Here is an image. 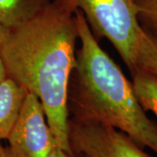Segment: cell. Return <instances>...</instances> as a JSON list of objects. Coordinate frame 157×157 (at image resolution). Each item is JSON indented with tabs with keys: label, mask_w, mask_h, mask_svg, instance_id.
<instances>
[{
	"label": "cell",
	"mask_w": 157,
	"mask_h": 157,
	"mask_svg": "<svg viewBox=\"0 0 157 157\" xmlns=\"http://www.w3.org/2000/svg\"><path fill=\"white\" fill-rule=\"evenodd\" d=\"M151 157H152V156H151Z\"/></svg>",
	"instance_id": "17"
},
{
	"label": "cell",
	"mask_w": 157,
	"mask_h": 157,
	"mask_svg": "<svg viewBox=\"0 0 157 157\" xmlns=\"http://www.w3.org/2000/svg\"><path fill=\"white\" fill-rule=\"evenodd\" d=\"M135 95L145 111L157 116V78L146 71L137 69L132 73Z\"/></svg>",
	"instance_id": "8"
},
{
	"label": "cell",
	"mask_w": 157,
	"mask_h": 157,
	"mask_svg": "<svg viewBox=\"0 0 157 157\" xmlns=\"http://www.w3.org/2000/svg\"><path fill=\"white\" fill-rule=\"evenodd\" d=\"M6 140L15 157H45L58 147L42 103L35 94L27 93Z\"/></svg>",
	"instance_id": "5"
},
{
	"label": "cell",
	"mask_w": 157,
	"mask_h": 157,
	"mask_svg": "<svg viewBox=\"0 0 157 157\" xmlns=\"http://www.w3.org/2000/svg\"><path fill=\"white\" fill-rule=\"evenodd\" d=\"M96 39H107L131 73L136 70L141 27L134 0H73Z\"/></svg>",
	"instance_id": "3"
},
{
	"label": "cell",
	"mask_w": 157,
	"mask_h": 157,
	"mask_svg": "<svg viewBox=\"0 0 157 157\" xmlns=\"http://www.w3.org/2000/svg\"><path fill=\"white\" fill-rule=\"evenodd\" d=\"M45 157H73L59 147H55Z\"/></svg>",
	"instance_id": "11"
},
{
	"label": "cell",
	"mask_w": 157,
	"mask_h": 157,
	"mask_svg": "<svg viewBox=\"0 0 157 157\" xmlns=\"http://www.w3.org/2000/svg\"><path fill=\"white\" fill-rule=\"evenodd\" d=\"M141 27L157 33V0H134Z\"/></svg>",
	"instance_id": "10"
},
{
	"label": "cell",
	"mask_w": 157,
	"mask_h": 157,
	"mask_svg": "<svg viewBox=\"0 0 157 157\" xmlns=\"http://www.w3.org/2000/svg\"><path fill=\"white\" fill-rule=\"evenodd\" d=\"M3 149H4V147L1 143V140H0V157H2V153H3Z\"/></svg>",
	"instance_id": "15"
},
{
	"label": "cell",
	"mask_w": 157,
	"mask_h": 157,
	"mask_svg": "<svg viewBox=\"0 0 157 157\" xmlns=\"http://www.w3.org/2000/svg\"><path fill=\"white\" fill-rule=\"evenodd\" d=\"M76 21L80 47L69 85V113L111 126L157 155V123L147 115L132 82L99 45L79 10Z\"/></svg>",
	"instance_id": "2"
},
{
	"label": "cell",
	"mask_w": 157,
	"mask_h": 157,
	"mask_svg": "<svg viewBox=\"0 0 157 157\" xmlns=\"http://www.w3.org/2000/svg\"><path fill=\"white\" fill-rule=\"evenodd\" d=\"M69 141L73 155L86 157H151L123 132L92 120L69 118Z\"/></svg>",
	"instance_id": "4"
},
{
	"label": "cell",
	"mask_w": 157,
	"mask_h": 157,
	"mask_svg": "<svg viewBox=\"0 0 157 157\" xmlns=\"http://www.w3.org/2000/svg\"><path fill=\"white\" fill-rule=\"evenodd\" d=\"M137 69L146 71L157 78V33L143 29L137 52Z\"/></svg>",
	"instance_id": "9"
},
{
	"label": "cell",
	"mask_w": 157,
	"mask_h": 157,
	"mask_svg": "<svg viewBox=\"0 0 157 157\" xmlns=\"http://www.w3.org/2000/svg\"><path fill=\"white\" fill-rule=\"evenodd\" d=\"M51 0H0V25L9 30L28 22L50 4Z\"/></svg>",
	"instance_id": "7"
},
{
	"label": "cell",
	"mask_w": 157,
	"mask_h": 157,
	"mask_svg": "<svg viewBox=\"0 0 157 157\" xmlns=\"http://www.w3.org/2000/svg\"><path fill=\"white\" fill-rule=\"evenodd\" d=\"M2 157H15V155L12 154V152L11 151V149L8 147H4Z\"/></svg>",
	"instance_id": "14"
},
{
	"label": "cell",
	"mask_w": 157,
	"mask_h": 157,
	"mask_svg": "<svg viewBox=\"0 0 157 157\" xmlns=\"http://www.w3.org/2000/svg\"><path fill=\"white\" fill-rule=\"evenodd\" d=\"M74 156H75V157H86V155H81V154H78V155H75Z\"/></svg>",
	"instance_id": "16"
},
{
	"label": "cell",
	"mask_w": 157,
	"mask_h": 157,
	"mask_svg": "<svg viewBox=\"0 0 157 157\" xmlns=\"http://www.w3.org/2000/svg\"><path fill=\"white\" fill-rule=\"evenodd\" d=\"M7 78H8V76H7V73H6V67L0 57V84L2 82H4Z\"/></svg>",
	"instance_id": "13"
},
{
	"label": "cell",
	"mask_w": 157,
	"mask_h": 157,
	"mask_svg": "<svg viewBox=\"0 0 157 157\" xmlns=\"http://www.w3.org/2000/svg\"><path fill=\"white\" fill-rule=\"evenodd\" d=\"M9 33H10L9 29H7L4 25H0V49H1L2 45L4 44L5 40L7 38Z\"/></svg>",
	"instance_id": "12"
},
{
	"label": "cell",
	"mask_w": 157,
	"mask_h": 157,
	"mask_svg": "<svg viewBox=\"0 0 157 157\" xmlns=\"http://www.w3.org/2000/svg\"><path fill=\"white\" fill-rule=\"evenodd\" d=\"M77 10L73 0H51L37 16L10 30L0 49L8 78L39 98L57 146L73 157L68 93L76 64Z\"/></svg>",
	"instance_id": "1"
},
{
	"label": "cell",
	"mask_w": 157,
	"mask_h": 157,
	"mask_svg": "<svg viewBox=\"0 0 157 157\" xmlns=\"http://www.w3.org/2000/svg\"><path fill=\"white\" fill-rule=\"evenodd\" d=\"M27 91L11 78L0 84V140H6L17 119Z\"/></svg>",
	"instance_id": "6"
}]
</instances>
